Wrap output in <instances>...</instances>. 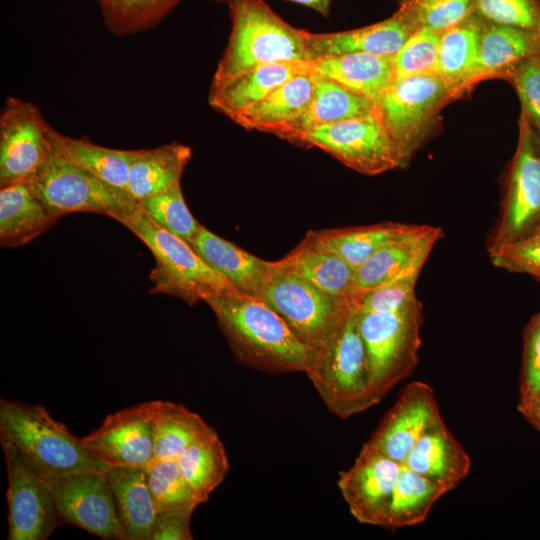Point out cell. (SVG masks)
<instances>
[{"label": "cell", "instance_id": "obj_3", "mask_svg": "<svg viewBox=\"0 0 540 540\" xmlns=\"http://www.w3.org/2000/svg\"><path fill=\"white\" fill-rule=\"evenodd\" d=\"M0 439L12 444L46 479L109 468L41 405L1 398Z\"/></svg>", "mask_w": 540, "mask_h": 540}, {"label": "cell", "instance_id": "obj_52", "mask_svg": "<svg viewBox=\"0 0 540 540\" xmlns=\"http://www.w3.org/2000/svg\"><path fill=\"white\" fill-rule=\"evenodd\" d=\"M539 229V228H538Z\"/></svg>", "mask_w": 540, "mask_h": 540}, {"label": "cell", "instance_id": "obj_6", "mask_svg": "<svg viewBox=\"0 0 540 540\" xmlns=\"http://www.w3.org/2000/svg\"><path fill=\"white\" fill-rule=\"evenodd\" d=\"M26 182L57 219L75 212H91L118 222L139 205L127 191L67 159L52 144L46 159Z\"/></svg>", "mask_w": 540, "mask_h": 540}, {"label": "cell", "instance_id": "obj_30", "mask_svg": "<svg viewBox=\"0 0 540 540\" xmlns=\"http://www.w3.org/2000/svg\"><path fill=\"white\" fill-rule=\"evenodd\" d=\"M540 53V28L485 22L481 37L477 83L502 78L526 58Z\"/></svg>", "mask_w": 540, "mask_h": 540}, {"label": "cell", "instance_id": "obj_51", "mask_svg": "<svg viewBox=\"0 0 540 540\" xmlns=\"http://www.w3.org/2000/svg\"><path fill=\"white\" fill-rule=\"evenodd\" d=\"M216 1H228V0H216Z\"/></svg>", "mask_w": 540, "mask_h": 540}, {"label": "cell", "instance_id": "obj_40", "mask_svg": "<svg viewBox=\"0 0 540 540\" xmlns=\"http://www.w3.org/2000/svg\"><path fill=\"white\" fill-rule=\"evenodd\" d=\"M146 471L148 486L157 512L174 507L200 505L184 481L175 458L155 459Z\"/></svg>", "mask_w": 540, "mask_h": 540}, {"label": "cell", "instance_id": "obj_48", "mask_svg": "<svg viewBox=\"0 0 540 540\" xmlns=\"http://www.w3.org/2000/svg\"><path fill=\"white\" fill-rule=\"evenodd\" d=\"M520 413L540 433V391Z\"/></svg>", "mask_w": 540, "mask_h": 540}, {"label": "cell", "instance_id": "obj_15", "mask_svg": "<svg viewBox=\"0 0 540 540\" xmlns=\"http://www.w3.org/2000/svg\"><path fill=\"white\" fill-rule=\"evenodd\" d=\"M402 464L364 445L353 465L340 472L338 487L360 523L384 526Z\"/></svg>", "mask_w": 540, "mask_h": 540}, {"label": "cell", "instance_id": "obj_8", "mask_svg": "<svg viewBox=\"0 0 540 540\" xmlns=\"http://www.w3.org/2000/svg\"><path fill=\"white\" fill-rule=\"evenodd\" d=\"M455 99L436 73L393 78L376 113L390 137L401 167L408 165L432 131L441 109Z\"/></svg>", "mask_w": 540, "mask_h": 540}, {"label": "cell", "instance_id": "obj_27", "mask_svg": "<svg viewBox=\"0 0 540 540\" xmlns=\"http://www.w3.org/2000/svg\"><path fill=\"white\" fill-rule=\"evenodd\" d=\"M277 262L328 295L359 301L354 295L356 269L305 237Z\"/></svg>", "mask_w": 540, "mask_h": 540}, {"label": "cell", "instance_id": "obj_1", "mask_svg": "<svg viewBox=\"0 0 540 540\" xmlns=\"http://www.w3.org/2000/svg\"><path fill=\"white\" fill-rule=\"evenodd\" d=\"M235 359L270 374L305 372L314 350L259 297L242 292L206 300Z\"/></svg>", "mask_w": 540, "mask_h": 540}, {"label": "cell", "instance_id": "obj_4", "mask_svg": "<svg viewBox=\"0 0 540 540\" xmlns=\"http://www.w3.org/2000/svg\"><path fill=\"white\" fill-rule=\"evenodd\" d=\"M305 373L327 409L340 418L354 416L377 404L359 330V304L351 308L332 335L314 350Z\"/></svg>", "mask_w": 540, "mask_h": 540}, {"label": "cell", "instance_id": "obj_9", "mask_svg": "<svg viewBox=\"0 0 540 540\" xmlns=\"http://www.w3.org/2000/svg\"><path fill=\"white\" fill-rule=\"evenodd\" d=\"M313 350L336 330L359 301L328 295L294 272L271 261L258 296Z\"/></svg>", "mask_w": 540, "mask_h": 540}, {"label": "cell", "instance_id": "obj_14", "mask_svg": "<svg viewBox=\"0 0 540 540\" xmlns=\"http://www.w3.org/2000/svg\"><path fill=\"white\" fill-rule=\"evenodd\" d=\"M51 126L32 102L8 97L0 113V187L26 180L46 159Z\"/></svg>", "mask_w": 540, "mask_h": 540}, {"label": "cell", "instance_id": "obj_38", "mask_svg": "<svg viewBox=\"0 0 540 540\" xmlns=\"http://www.w3.org/2000/svg\"><path fill=\"white\" fill-rule=\"evenodd\" d=\"M138 204L158 226L189 244L202 227L185 203L181 184L148 196Z\"/></svg>", "mask_w": 540, "mask_h": 540}, {"label": "cell", "instance_id": "obj_24", "mask_svg": "<svg viewBox=\"0 0 540 540\" xmlns=\"http://www.w3.org/2000/svg\"><path fill=\"white\" fill-rule=\"evenodd\" d=\"M196 253L242 293L258 296L271 268L266 261L202 226L190 243Z\"/></svg>", "mask_w": 540, "mask_h": 540}, {"label": "cell", "instance_id": "obj_17", "mask_svg": "<svg viewBox=\"0 0 540 540\" xmlns=\"http://www.w3.org/2000/svg\"><path fill=\"white\" fill-rule=\"evenodd\" d=\"M441 419L432 387L421 381L411 382L365 444L403 464L426 430Z\"/></svg>", "mask_w": 540, "mask_h": 540}, {"label": "cell", "instance_id": "obj_35", "mask_svg": "<svg viewBox=\"0 0 540 540\" xmlns=\"http://www.w3.org/2000/svg\"><path fill=\"white\" fill-rule=\"evenodd\" d=\"M154 460L177 458L209 426L203 418L181 403L154 400L153 410Z\"/></svg>", "mask_w": 540, "mask_h": 540}, {"label": "cell", "instance_id": "obj_41", "mask_svg": "<svg viewBox=\"0 0 540 540\" xmlns=\"http://www.w3.org/2000/svg\"><path fill=\"white\" fill-rule=\"evenodd\" d=\"M440 33L419 27L393 58V78L436 73Z\"/></svg>", "mask_w": 540, "mask_h": 540}, {"label": "cell", "instance_id": "obj_36", "mask_svg": "<svg viewBox=\"0 0 540 540\" xmlns=\"http://www.w3.org/2000/svg\"><path fill=\"white\" fill-rule=\"evenodd\" d=\"M446 493L442 486L402 464L383 528L412 527L424 522Z\"/></svg>", "mask_w": 540, "mask_h": 540}, {"label": "cell", "instance_id": "obj_11", "mask_svg": "<svg viewBox=\"0 0 540 540\" xmlns=\"http://www.w3.org/2000/svg\"><path fill=\"white\" fill-rule=\"evenodd\" d=\"M540 228V137L519 117L517 148L508 174L502 211L489 247L521 239Z\"/></svg>", "mask_w": 540, "mask_h": 540}, {"label": "cell", "instance_id": "obj_50", "mask_svg": "<svg viewBox=\"0 0 540 540\" xmlns=\"http://www.w3.org/2000/svg\"><path fill=\"white\" fill-rule=\"evenodd\" d=\"M98 1H99L101 10L106 8L112 2V0H98Z\"/></svg>", "mask_w": 540, "mask_h": 540}, {"label": "cell", "instance_id": "obj_25", "mask_svg": "<svg viewBox=\"0 0 540 540\" xmlns=\"http://www.w3.org/2000/svg\"><path fill=\"white\" fill-rule=\"evenodd\" d=\"M312 69V61L277 62L247 70L221 89L209 93L210 106L232 119L290 78Z\"/></svg>", "mask_w": 540, "mask_h": 540}, {"label": "cell", "instance_id": "obj_28", "mask_svg": "<svg viewBox=\"0 0 540 540\" xmlns=\"http://www.w3.org/2000/svg\"><path fill=\"white\" fill-rule=\"evenodd\" d=\"M192 155L189 146L172 142L134 150L126 191L137 202L180 184Z\"/></svg>", "mask_w": 540, "mask_h": 540}, {"label": "cell", "instance_id": "obj_32", "mask_svg": "<svg viewBox=\"0 0 540 540\" xmlns=\"http://www.w3.org/2000/svg\"><path fill=\"white\" fill-rule=\"evenodd\" d=\"M416 224L382 222L364 226L309 231L305 238L360 267L378 249L411 230Z\"/></svg>", "mask_w": 540, "mask_h": 540}, {"label": "cell", "instance_id": "obj_34", "mask_svg": "<svg viewBox=\"0 0 540 540\" xmlns=\"http://www.w3.org/2000/svg\"><path fill=\"white\" fill-rule=\"evenodd\" d=\"M53 148L104 182L126 191L134 150L97 145L85 138L65 136L50 128Z\"/></svg>", "mask_w": 540, "mask_h": 540}, {"label": "cell", "instance_id": "obj_13", "mask_svg": "<svg viewBox=\"0 0 540 540\" xmlns=\"http://www.w3.org/2000/svg\"><path fill=\"white\" fill-rule=\"evenodd\" d=\"M60 524L102 539H120L121 524L106 472H74L47 479Z\"/></svg>", "mask_w": 540, "mask_h": 540}, {"label": "cell", "instance_id": "obj_12", "mask_svg": "<svg viewBox=\"0 0 540 540\" xmlns=\"http://www.w3.org/2000/svg\"><path fill=\"white\" fill-rule=\"evenodd\" d=\"M7 471L8 540H45L60 525L49 482L0 439Z\"/></svg>", "mask_w": 540, "mask_h": 540}, {"label": "cell", "instance_id": "obj_47", "mask_svg": "<svg viewBox=\"0 0 540 540\" xmlns=\"http://www.w3.org/2000/svg\"><path fill=\"white\" fill-rule=\"evenodd\" d=\"M196 507H174L156 513L148 540H192L190 519Z\"/></svg>", "mask_w": 540, "mask_h": 540}, {"label": "cell", "instance_id": "obj_19", "mask_svg": "<svg viewBox=\"0 0 540 540\" xmlns=\"http://www.w3.org/2000/svg\"><path fill=\"white\" fill-rule=\"evenodd\" d=\"M415 29L396 10L391 17L365 27L331 33L305 31V37L313 61L353 52L394 57Z\"/></svg>", "mask_w": 540, "mask_h": 540}, {"label": "cell", "instance_id": "obj_5", "mask_svg": "<svg viewBox=\"0 0 540 540\" xmlns=\"http://www.w3.org/2000/svg\"><path fill=\"white\" fill-rule=\"evenodd\" d=\"M151 251V294L176 297L189 305L211 297L240 292L212 269L183 239L158 226L138 205L118 221Z\"/></svg>", "mask_w": 540, "mask_h": 540}, {"label": "cell", "instance_id": "obj_18", "mask_svg": "<svg viewBox=\"0 0 540 540\" xmlns=\"http://www.w3.org/2000/svg\"><path fill=\"white\" fill-rule=\"evenodd\" d=\"M442 230L417 225L407 234L378 249L356 269L354 295L361 296L389 281L413 272H421Z\"/></svg>", "mask_w": 540, "mask_h": 540}, {"label": "cell", "instance_id": "obj_31", "mask_svg": "<svg viewBox=\"0 0 540 540\" xmlns=\"http://www.w3.org/2000/svg\"><path fill=\"white\" fill-rule=\"evenodd\" d=\"M374 112L376 106L368 98L316 75L314 93L305 113L278 137L292 142L298 135L312 129Z\"/></svg>", "mask_w": 540, "mask_h": 540}, {"label": "cell", "instance_id": "obj_10", "mask_svg": "<svg viewBox=\"0 0 540 540\" xmlns=\"http://www.w3.org/2000/svg\"><path fill=\"white\" fill-rule=\"evenodd\" d=\"M292 143L317 147L364 175L374 176L401 167L376 112L312 129L298 135Z\"/></svg>", "mask_w": 540, "mask_h": 540}, {"label": "cell", "instance_id": "obj_22", "mask_svg": "<svg viewBox=\"0 0 540 540\" xmlns=\"http://www.w3.org/2000/svg\"><path fill=\"white\" fill-rule=\"evenodd\" d=\"M485 20L473 12L440 33L436 74L454 97L477 83L479 51Z\"/></svg>", "mask_w": 540, "mask_h": 540}, {"label": "cell", "instance_id": "obj_44", "mask_svg": "<svg viewBox=\"0 0 540 540\" xmlns=\"http://www.w3.org/2000/svg\"><path fill=\"white\" fill-rule=\"evenodd\" d=\"M504 79L514 87L521 103V112L540 137V53L517 64Z\"/></svg>", "mask_w": 540, "mask_h": 540}, {"label": "cell", "instance_id": "obj_26", "mask_svg": "<svg viewBox=\"0 0 540 540\" xmlns=\"http://www.w3.org/2000/svg\"><path fill=\"white\" fill-rule=\"evenodd\" d=\"M106 475L121 524V540H148L157 510L146 468L114 466Z\"/></svg>", "mask_w": 540, "mask_h": 540}, {"label": "cell", "instance_id": "obj_20", "mask_svg": "<svg viewBox=\"0 0 540 540\" xmlns=\"http://www.w3.org/2000/svg\"><path fill=\"white\" fill-rule=\"evenodd\" d=\"M403 465L449 492L468 476L471 459L441 419L421 436Z\"/></svg>", "mask_w": 540, "mask_h": 540}, {"label": "cell", "instance_id": "obj_45", "mask_svg": "<svg viewBox=\"0 0 540 540\" xmlns=\"http://www.w3.org/2000/svg\"><path fill=\"white\" fill-rule=\"evenodd\" d=\"M475 12L491 23L540 28V0H475Z\"/></svg>", "mask_w": 540, "mask_h": 540}, {"label": "cell", "instance_id": "obj_43", "mask_svg": "<svg viewBox=\"0 0 540 540\" xmlns=\"http://www.w3.org/2000/svg\"><path fill=\"white\" fill-rule=\"evenodd\" d=\"M419 274H406L364 293L359 300V311L398 312L417 303L415 286Z\"/></svg>", "mask_w": 540, "mask_h": 540}, {"label": "cell", "instance_id": "obj_23", "mask_svg": "<svg viewBox=\"0 0 540 540\" xmlns=\"http://www.w3.org/2000/svg\"><path fill=\"white\" fill-rule=\"evenodd\" d=\"M393 58L368 53H344L312 61V71L368 98L375 106L393 79Z\"/></svg>", "mask_w": 540, "mask_h": 540}, {"label": "cell", "instance_id": "obj_39", "mask_svg": "<svg viewBox=\"0 0 540 540\" xmlns=\"http://www.w3.org/2000/svg\"><path fill=\"white\" fill-rule=\"evenodd\" d=\"M397 11L416 29L441 33L475 12V0H399Z\"/></svg>", "mask_w": 540, "mask_h": 540}, {"label": "cell", "instance_id": "obj_46", "mask_svg": "<svg viewBox=\"0 0 540 540\" xmlns=\"http://www.w3.org/2000/svg\"><path fill=\"white\" fill-rule=\"evenodd\" d=\"M540 391V311L524 332L522 366L517 409L523 410Z\"/></svg>", "mask_w": 540, "mask_h": 540}, {"label": "cell", "instance_id": "obj_7", "mask_svg": "<svg viewBox=\"0 0 540 540\" xmlns=\"http://www.w3.org/2000/svg\"><path fill=\"white\" fill-rule=\"evenodd\" d=\"M422 315L420 301L398 312L359 311V330L377 403L415 369L422 343Z\"/></svg>", "mask_w": 540, "mask_h": 540}, {"label": "cell", "instance_id": "obj_21", "mask_svg": "<svg viewBox=\"0 0 540 540\" xmlns=\"http://www.w3.org/2000/svg\"><path fill=\"white\" fill-rule=\"evenodd\" d=\"M315 81L316 74L312 69L300 73L231 120L247 130L278 136L303 116L312 99Z\"/></svg>", "mask_w": 540, "mask_h": 540}, {"label": "cell", "instance_id": "obj_2", "mask_svg": "<svg viewBox=\"0 0 540 540\" xmlns=\"http://www.w3.org/2000/svg\"><path fill=\"white\" fill-rule=\"evenodd\" d=\"M227 2L232 27L209 93L259 65L313 61L306 42V30L291 26L264 0Z\"/></svg>", "mask_w": 540, "mask_h": 540}, {"label": "cell", "instance_id": "obj_37", "mask_svg": "<svg viewBox=\"0 0 540 540\" xmlns=\"http://www.w3.org/2000/svg\"><path fill=\"white\" fill-rule=\"evenodd\" d=\"M182 0H112L102 15L107 29L122 37L150 29Z\"/></svg>", "mask_w": 540, "mask_h": 540}, {"label": "cell", "instance_id": "obj_42", "mask_svg": "<svg viewBox=\"0 0 540 540\" xmlns=\"http://www.w3.org/2000/svg\"><path fill=\"white\" fill-rule=\"evenodd\" d=\"M488 252L495 267L540 280V228L521 239L488 247Z\"/></svg>", "mask_w": 540, "mask_h": 540}, {"label": "cell", "instance_id": "obj_49", "mask_svg": "<svg viewBox=\"0 0 540 540\" xmlns=\"http://www.w3.org/2000/svg\"><path fill=\"white\" fill-rule=\"evenodd\" d=\"M291 1L320 13L322 16L327 17L330 13L331 0H287Z\"/></svg>", "mask_w": 540, "mask_h": 540}, {"label": "cell", "instance_id": "obj_16", "mask_svg": "<svg viewBox=\"0 0 540 540\" xmlns=\"http://www.w3.org/2000/svg\"><path fill=\"white\" fill-rule=\"evenodd\" d=\"M153 410L154 400L110 414L82 441L108 467L147 468L154 461Z\"/></svg>", "mask_w": 540, "mask_h": 540}, {"label": "cell", "instance_id": "obj_29", "mask_svg": "<svg viewBox=\"0 0 540 540\" xmlns=\"http://www.w3.org/2000/svg\"><path fill=\"white\" fill-rule=\"evenodd\" d=\"M58 219L40 202L26 180L0 187V245L22 246Z\"/></svg>", "mask_w": 540, "mask_h": 540}, {"label": "cell", "instance_id": "obj_33", "mask_svg": "<svg viewBox=\"0 0 540 540\" xmlns=\"http://www.w3.org/2000/svg\"><path fill=\"white\" fill-rule=\"evenodd\" d=\"M180 473L200 504L223 482L229 460L223 442L211 427L177 458Z\"/></svg>", "mask_w": 540, "mask_h": 540}]
</instances>
